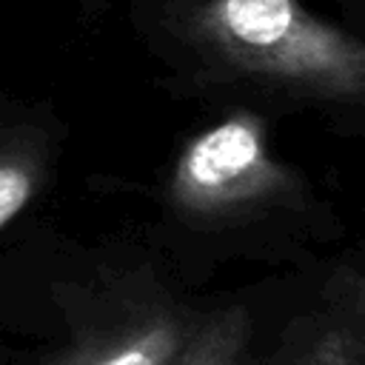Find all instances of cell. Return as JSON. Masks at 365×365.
Segmentation results:
<instances>
[{
  "mask_svg": "<svg viewBox=\"0 0 365 365\" xmlns=\"http://www.w3.org/2000/svg\"><path fill=\"white\" fill-rule=\"evenodd\" d=\"M299 365H359V342L345 331H334Z\"/></svg>",
  "mask_w": 365,
  "mask_h": 365,
  "instance_id": "6",
  "label": "cell"
},
{
  "mask_svg": "<svg viewBox=\"0 0 365 365\" xmlns=\"http://www.w3.org/2000/svg\"><path fill=\"white\" fill-rule=\"evenodd\" d=\"M251 325L245 311L231 308L188 331L168 365H242Z\"/></svg>",
  "mask_w": 365,
  "mask_h": 365,
  "instance_id": "4",
  "label": "cell"
},
{
  "mask_svg": "<svg viewBox=\"0 0 365 365\" xmlns=\"http://www.w3.org/2000/svg\"><path fill=\"white\" fill-rule=\"evenodd\" d=\"M271 177L262 128L251 117H231L197 140L180 157L177 197L185 205H225L251 197Z\"/></svg>",
  "mask_w": 365,
  "mask_h": 365,
  "instance_id": "2",
  "label": "cell"
},
{
  "mask_svg": "<svg viewBox=\"0 0 365 365\" xmlns=\"http://www.w3.org/2000/svg\"><path fill=\"white\" fill-rule=\"evenodd\" d=\"M211 31L257 68L356 91L362 54L336 31L305 17L294 0H214Z\"/></svg>",
  "mask_w": 365,
  "mask_h": 365,
  "instance_id": "1",
  "label": "cell"
},
{
  "mask_svg": "<svg viewBox=\"0 0 365 365\" xmlns=\"http://www.w3.org/2000/svg\"><path fill=\"white\" fill-rule=\"evenodd\" d=\"M185 328L171 317H154L80 354L71 365H168L185 339Z\"/></svg>",
  "mask_w": 365,
  "mask_h": 365,
  "instance_id": "3",
  "label": "cell"
},
{
  "mask_svg": "<svg viewBox=\"0 0 365 365\" xmlns=\"http://www.w3.org/2000/svg\"><path fill=\"white\" fill-rule=\"evenodd\" d=\"M34 185H37V177L29 168V163L0 160V228L29 205Z\"/></svg>",
  "mask_w": 365,
  "mask_h": 365,
  "instance_id": "5",
  "label": "cell"
}]
</instances>
